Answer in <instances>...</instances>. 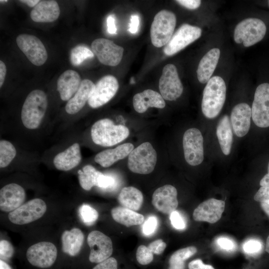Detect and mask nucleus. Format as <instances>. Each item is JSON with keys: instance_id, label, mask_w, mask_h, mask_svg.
<instances>
[{"instance_id": "1", "label": "nucleus", "mask_w": 269, "mask_h": 269, "mask_svg": "<svg viewBox=\"0 0 269 269\" xmlns=\"http://www.w3.org/2000/svg\"><path fill=\"white\" fill-rule=\"evenodd\" d=\"M226 86L224 80L220 76L211 77L204 89L201 103L203 115L208 119L216 118L224 104Z\"/></svg>"}, {"instance_id": "2", "label": "nucleus", "mask_w": 269, "mask_h": 269, "mask_svg": "<svg viewBox=\"0 0 269 269\" xmlns=\"http://www.w3.org/2000/svg\"><path fill=\"white\" fill-rule=\"evenodd\" d=\"M48 101L46 94L40 90L32 91L23 104L21 119L23 126L28 129L38 128L45 115Z\"/></svg>"}, {"instance_id": "3", "label": "nucleus", "mask_w": 269, "mask_h": 269, "mask_svg": "<svg viewBox=\"0 0 269 269\" xmlns=\"http://www.w3.org/2000/svg\"><path fill=\"white\" fill-rule=\"evenodd\" d=\"M129 134L127 127L122 125H115L109 119H103L97 121L93 124L91 130L93 141L103 146L117 144L127 138Z\"/></svg>"}, {"instance_id": "4", "label": "nucleus", "mask_w": 269, "mask_h": 269, "mask_svg": "<svg viewBox=\"0 0 269 269\" xmlns=\"http://www.w3.org/2000/svg\"><path fill=\"white\" fill-rule=\"evenodd\" d=\"M175 14L168 10H161L154 16L150 27V38L153 46L161 47L169 41L176 25Z\"/></svg>"}, {"instance_id": "5", "label": "nucleus", "mask_w": 269, "mask_h": 269, "mask_svg": "<svg viewBox=\"0 0 269 269\" xmlns=\"http://www.w3.org/2000/svg\"><path fill=\"white\" fill-rule=\"evenodd\" d=\"M157 153L152 145L145 142L134 149L129 155L128 165L129 169L136 173L147 174L154 169Z\"/></svg>"}, {"instance_id": "6", "label": "nucleus", "mask_w": 269, "mask_h": 269, "mask_svg": "<svg viewBox=\"0 0 269 269\" xmlns=\"http://www.w3.org/2000/svg\"><path fill=\"white\" fill-rule=\"evenodd\" d=\"M267 31L265 23L257 18L244 19L236 26L234 33L235 41L245 47L252 46L262 40Z\"/></svg>"}, {"instance_id": "7", "label": "nucleus", "mask_w": 269, "mask_h": 269, "mask_svg": "<svg viewBox=\"0 0 269 269\" xmlns=\"http://www.w3.org/2000/svg\"><path fill=\"white\" fill-rule=\"evenodd\" d=\"M183 147L186 161L190 165L196 166L204 159L203 138L196 128L185 131L183 136Z\"/></svg>"}, {"instance_id": "8", "label": "nucleus", "mask_w": 269, "mask_h": 269, "mask_svg": "<svg viewBox=\"0 0 269 269\" xmlns=\"http://www.w3.org/2000/svg\"><path fill=\"white\" fill-rule=\"evenodd\" d=\"M16 44L29 61L33 65L41 66L46 61L48 54L42 41L36 36L21 34L16 39Z\"/></svg>"}, {"instance_id": "9", "label": "nucleus", "mask_w": 269, "mask_h": 269, "mask_svg": "<svg viewBox=\"0 0 269 269\" xmlns=\"http://www.w3.org/2000/svg\"><path fill=\"white\" fill-rule=\"evenodd\" d=\"M202 30L197 26L188 24H182L173 34L163 52L167 56H172L198 39Z\"/></svg>"}, {"instance_id": "10", "label": "nucleus", "mask_w": 269, "mask_h": 269, "mask_svg": "<svg viewBox=\"0 0 269 269\" xmlns=\"http://www.w3.org/2000/svg\"><path fill=\"white\" fill-rule=\"evenodd\" d=\"M251 111L253 121L257 126L269 127V83H264L257 87Z\"/></svg>"}, {"instance_id": "11", "label": "nucleus", "mask_w": 269, "mask_h": 269, "mask_svg": "<svg viewBox=\"0 0 269 269\" xmlns=\"http://www.w3.org/2000/svg\"><path fill=\"white\" fill-rule=\"evenodd\" d=\"M159 89L162 98L168 101L175 100L181 95L183 87L175 65L168 64L163 67Z\"/></svg>"}, {"instance_id": "12", "label": "nucleus", "mask_w": 269, "mask_h": 269, "mask_svg": "<svg viewBox=\"0 0 269 269\" xmlns=\"http://www.w3.org/2000/svg\"><path fill=\"white\" fill-rule=\"evenodd\" d=\"M46 209V205L43 200L39 198L33 199L10 212L8 219L15 224H28L41 218Z\"/></svg>"}, {"instance_id": "13", "label": "nucleus", "mask_w": 269, "mask_h": 269, "mask_svg": "<svg viewBox=\"0 0 269 269\" xmlns=\"http://www.w3.org/2000/svg\"><path fill=\"white\" fill-rule=\"evenodd\" d=\"M91 48L99 61L105 65L117 66L123 57L124 48L108 39H96L91 44Z\"/></svg>"}, {"instance_id": "14", "label": "nucleus", "mask_w": 269, "mask_h": 269, "mask_svg": "<svg viewBox=\"0 0 269 269\" xmlns=\"http://www.w3.org/2000/svg\"><path fill=\"white\" fill-rule=\"evenodd\" d=\"M119 88V83L115 77L110 75L104 76L95 85L88 101L89 105L92 108L104 105L115 96Z\"/></svg>"}, {"instance_id": "15", "label": "nucleus", "mask_w": 269, "mask_h": 269, "mask_svg": "<svg viewBox=\"0 0 269 269\" xmlns=\"http://www.w3.org/2000/svg\"><path fill=\"white\" fill-rule=\"evenodd\" d=\"M57 251L50 242H41L35 244L27 249L26 258L32 265L40 268H47L55 262Z\"/></svg>"}, {"instance_id": "16", "label": "nucleus", "mask_w": 269, "mask_h": 269, "mask_svg": "<svg viewBox=\"0 0 269 269\" xmlns=\"http://www.w3.org/2000/svg\"><path fill=\"white\" fill-rule=\"evenodd\" d=\"M90 248L89 259L92 263H100L109 258L113 253L111 239L99 231H93L87 237Z\"/></svg>"}, {"instance_id": "17", "label": "nucleus", "mask_w": 269, "mask_h": 269, "mask_svg": "<svg viewBox=\"0 0 269 269\" xmlns=\"http://www.w3.org/2000/svg\"><path fill=\"white\" fill-rule=\"evenodd\" d=\"M177 196V191L175 187L165 185L154 191L152 197V204L159 212L170 215L178 206Z\"/></svg>"}, {"instance_id": "18", "label": "nucleus", "mask_w": 269, "mask_h": 269, "mask_svg": "<svg viewBox=\"0 0 269 269\" xmlns=\"http://www.w3.org/2000/svg\"><path fill=\"white\" fill-rule=\"evenodd\" d=\"M225 206V201L210 198L200 203L194 210L193 219L196 221L216 223L221 218Z\"/></svg>"}, {"instance_id": "19", "label": "nucleus", "mask_w": 269, "mask_h": 269, "mask_svg": "<svg viewBox=\"0 0 269 269\" xmlns=\"http://www.w3.org/2000/svg\"><path fill=\"white\" fill-rule=\"evenodd\" d=\"M25 199L24 189L16 183H10L0 190V209L4 212H11L21 205Z\"/></svg>"}, {"instance_id": "20", "label": "nucleus", "mask_w": 269, "mask_h": 269, "mask_svg": "<svg viewBox=\"0 0 269 269\" xmlns=\"http://www.w3.org/2000/svg\"><path fill=\"white\" fill-rule=\"evenodd\" d=\"M251 117V109L247 103H239L233 108L230 121L233 130L237 136L241 137L248 134Z\"/></svg>"}, {"instance_id": "21", "label": "nucleus", "mask_w": 269, "mask_h": 269, "mask_svg": "<svg viewBox=\"0 0 269 269\" xmlns=\"http://www.w3.org/2000/svg\"><path fill=\"white\" fill-rule=\"evenodd\" d=\"M79 74L75 71L67 70L59 76L57 89L63 101H69L76 93L81 83Z\"/></svg>"}, {"instance_id": "22", "label": "nucleus", "mask_w": 269, "mask_h": 269, "mask_svg": "<svg viewBox=\"0 0 269 269\" xmlns=\"http://www.w3.org/2000/svg\"><path fill=\"white\" fill-rule=\"evenodd\" d=\"M95 87V85L92 81L89 79L83 80L74 96L67 103L65 106L66 112L71 115L79 112L88 101Z\"/></svg>"}, {"instance_id": "23", "label": "nucleus", "mask_w": 269, "mask_h": 269, "mask_svg": "<svg viewBox=\"0 0 269 269\" xmlns=\"http://www.w3.org/2000/svg\"><path fill=\"white\" fill-rule=\"evenodd\" d=\"M60 13L59 5L53 0H40L31 11V19L36 22H51L58 19Z\"/></svg>"}, {"instance_id": "24", "label": "nucleus", "mask_w": 269, "mask_h": 269, "mask_svg": "<svg viewBox=\"0 0 269 269\" xmlns=\"http://www.w3.org/2000/svg\"><path fill=\"white\" fill-rule=\"evenodd\" d=\"M133 104L134 109L138 113H144L149 107L162 109L165 106L161 95L151 89L136 94L133 97Z\"/></svg>"}, {"instance_id": "25", "label": "nucleus", "mask_w": 269, "mask_h": 269, "mask_svg": "<svg viewBox=\"0 0 269 269\" xmlns=\"http://www.w3.org/2000/svg\"><path fill=\"white\" fill-rule=\"evenodd\" d=\"M81 158L80 145L76 142L58 153L54 158L53 163L57 169L66 171L76 167Z\"/></svg>"}, {"instance_id": "26", "label": "nucleus", "mask_w": 269, "mask_h": 269, "mask_svg": "<svg viewBox=\"0 0 269 269\" xmlns=\"http://www.w3.org/2000/svg\"><path fill=\"white\" fill-rule=\"evenodd\" d=\"M134 149L131 143H125L113 149H108L97 153L95 156L96 162L104 167L111 166L116 161L125 158Z\"/></svg>"}, {"instance_id": "27", "label": "nucleus", "mask_w": 269, "mask_h": 269, "mask_svg": "<svg viewBox=\"0 0 269 269\" xmlns=\"http://www.w3.org/2000/svg\"><path fill=\"white\" fill-rule=\"evenodd\" d=\"M220 55V51L218 48H213L202 58L197 70V78L200 83H207L210 79L218 64Z\"/></svg>"}, {"instance_id": "28", "label": "nucleus", "mask_w": 269, "mask_h": 269, "mask_svg": "<svg viewBox=\"0 0 269 269\" xmlns=\"http://www.w3.org/2000/svg\"><path fill=\"white\" fill-rule=\"evenodd\" d=\"M84 239L83 233L78 228L65 231L61 236L62 251L70 256L77 255L81 249Z\"/></svg>"}, {"instance_id": "29", "label": "nucleus", "mask_w": 269, "mask_h": 269, "mask_svg": "<svg viewBox=\"0 0 269 269\" xmlns=\"http://www.w3.org/2000/svg\"><path fill=\"white\" fill-rule=\"evenodd\" d=\"M216 134L222 151L225 155H229L231 150L233 134L230 119L228 115H224L219 121Z\"/></svg>"}, {"instance_id": "30", "label": "nucleus", "mask_w": 269, "mask_h": 269, "mask_svg": "<svg viewBox=\"0 0 269 269\" xmlns=\"http://www.w3.org/2000/svg\"><path fill=\"white\" fill-rule=\"evenodd\" d=\"M120 203L125 208L133 211H137L141 208L143 202L141 192L133 186L124 187L118 197Z\"/></svg>"}, {"instance_id": "31", "label": "nucleus", "mask_w": 269, "mask_h": 269, "mask_svg": "<svg viewBox=\"0 0 269 269\" xmlns=\"http://www.w3.org/2000/svg\"><path fill=\"white\" fill-rule=\"evenodd\" d=\"M111 214L115 221L127 227L140 225L144 221L142 215L125 207H117L113 208Z\"/></svg>"}, {"instance_id": "32", "label": "nucleus", "mask_w": 269, "mask_h": 269, "mask_svg": "<svg viewBox=\"0 0 269 269\" xmlns=\"http://www.w3.org/2000/svg\"><path fill=\"white\" fill-rule=\"evenodd\" d=\"M197 250L194 246L188 247L175 252L169 261L168 269H185V261L197 253Z\"/></svg>"}, {"instance_id": "33", "label": "nucleus", "mask_w": 269, "mask_h": 269, "mask_svg": "<svg viewBox=\"0 0 269 269\" xmlns=\"http://www.w3.org/2000/svg\"><path fill=\"white\" fill-rule=\"evenodd\" d=\"M100 172L91 165H85L82 170H79L78 180L81 187L84 190H90L96 186Z\"/></svg>"}, {"instance_id": "34", "label": "nucleus", "mask_w": 269, "mask_h": 269, "mask_svg": "<svg viewBox=\"0 0 269 269\" xmlns=\"http://www.w3.org/2000/svg\"><path fill=\"white\" fill-rule=\"evenodd\" d=\"M94 57L93 52L87 46L79 45L73 48L71 50L70 60L73 66H78L85 60Z\"/></svg>"}, {"instance_id": "35", "label": "nucleus", "mask_w": 269, "mask_h": 269, "mask_svg": "<svg viewBox=\"0 0 269 269\" xmlns=\"http://www.w3.org/2000/svg\"><path fill=\"white\" fill-rule=\"evenodd\" d=\"M16 150L9 141L2 139L0 141V167L7 166L14 159Z\"/></svg>"}, {"instance_id": "36", "label": "nucleus", "mask_w": 269, "mask_h": 269, "mask_svg": "<svg viewBox=\"0 0 269 269\" xmlns=\"http://www.w3.org/2000/svg\"><path fill=\"white\" fill-rule=\"evenodd\" d=\"M78 214L82 222L87 226L93 225L99 217L96 210L86 204H83L79 207Z\"/></svg>"}, {"instance_id": "37", "label": "nucleus", "mask_w": 269, "mask_h": 269, "mask_svg": "<svg viewBox=\"0 0 269 269\" xmlns=\"http://www.w3.org/2000/svg\"><path fill=\"white\" fill-rule=\"evenodd\" d=\"M244 251L250 255L259 254L263 249L262 242L257 239H250L243 245Z\"/></svg>"}, {"instance_id": "38", "label": "nucleus", "mask_w": 269, "mask_h": 269, "mask_svg": "<svg viewBox=\"0 0 269 269\" xmlns=\"http://www.w3.org/2000/svg\"><path fill=\"white\" fill-rule=\"evenodd\" d=\"M136 258L138 263L142 265H146L152 261L153 254L148 247L140 245L137 249Z\"/></svg>"}, {"instance_id": "39", "label": "nucleus", "mask_w": 269, "mask_h": 269, "mask_svg": "<svg viewBox=\"0 0 269 269\" xmlns=\"http://www.w3.org/2000/svg\"><path fill=\"white\" fill-rule=\"evenodd\" d=\"M116 185V179L112 176L100 172L96 186L106 189L114 188Z\"/></svg>"}, {"instance_id": "40", "label": "nucleus", "mask_w": 269, "mask_h": 269, "mask_svg": "<svg viewBox=\"0 0 269 269\" xmlns=\"http://www.w3.org/2000/svg\"><path fill=\"white\" fill-rule=\"evenodd\" d=\"M158 225L157 218L154 216L148 217L142 225V231L145 236L152 235L155 231Z\"/></svg>"}, {"instance_id": "41", "label": "nucleus", "mask_w": 269, "mask_h": 269, "mask_svg": "<svg viewBox=\"0 0 269 269\" xmlns=\"http://www.w3.org/2000/svg\"><path fill=\"white\" fill-rule=\"evenodd\" d=\"M216 243L221 250L226 252L233 251L237 247L234 241L227 237L221 236L218 238Z\"/></svg>"}, {"instance_id": "42", "label": "nucleus", "mask_w": 269, "mask_h": 269, "mask_svg": "<svg viewBox=\"0 0 269 269\" xmlns=\"http://www.w3.org/2000/svg\"><path fill=\"white\" fill-rule=\"evenodd\" d=\"M170 220L173 227L177 230H184L186 228V222L183 216L178 211H174L170 214Z\"/></svg>"}, {"instance_id": "43", "label": "nucleus", "mask_w": 269, "mask_h": 269, "mask_svg": "<svg viewBox=\"0 0 269 269\" xmlns=\"http://www.w3.org/2000/svg\"><path fill=\"white\" fill-rule=\"evenodd\" d=\"M14 254L12 245L6 240H1L0 242V256L1 259L10 258Z\"/></svg>"}, {"instance_id": "44", "label": "nucleus", "mask_w": 269, "mask_h": 269, "mask_svg": "<svg viewBox=\"0 0 269 269\" xmlns=\"http://www.w3.org/2000/svg\"><path fill=\"white\" fill-rule=\"evenodd\" d=\"M254 200L269 204V186H261L254 197Z\"/></svg>"}, {"instance_id": "45", "label": "nucleus", "mask_w": 269, "mask_h": 269, "mask_svg": "<svg viewBox=\"0 0 269 269\" xmlns=\"http://www.w3.org/2000/svg\"><path fill=\"white\" fill-rule=\"evenodd\" d=\"M166 244L161 239L156 240L148 246L149 249L153 254L160 255L166 248Z\"/></svg>"}, {"instance_id": "46", "label": "nucleus", "mask_w": 269, "mask_h": 269, "mask_svg": "<svg viewBox=\"0 0 269 269\" xmlns=\"http://www.w3.org/2000/svg\"><path fill=\"white\" fill-rule=\"evenodd\" d=\"M118 263L114 258H109L98 264L93 269H118Z\"/></svg>"}, {"instance_id": "47", "label": "nucleus", "mask_w": 269, "mask_h": 269, "mask_svg": "<svg viewBox=\"0 0 269 269\" xmlns=\"http://www.w3.org/2000/svg\"><path fill=\"white\" fill-rule=\"evenodd\" d=\"M177 2L182 6L189 9H195L199 7L201 4L200 0H178Z\"/></svg>"}, {"instance_id": "48", "label": "nucleus", "mask_w": 269, "mask_h": 269, "mask_svg": "<svg viewBox=\"0 0 269 269\" xmlns=\"http://www.w3.org/2000/svg\"><path fill=\"white\" fill-rule=\"evenodd\" d=\"M139 17L136 14L131 15L129 31L132 34H135L138 30Z\"/></svg>"}, {"instance_id": "49", "label": "nucleus", "mask_w": 269, "mask_h": 269, "mask_svg": "<svg viewBox=\"0 0 269 269\" xmlns=\"http://www.w3.org/2000/svg\"><path fill=\"white\" fill-rule=\"evenodd\" d=\"M189 269H215L210 265H205L199 259L193 260L188 264Z\"/></svg>"}, {"instance_id": "50", "label": "nucleus", "mask_w": 269, "mask_h": 269, "mask_svg": "<svg viewBox=\"0 0 269 269\" xmlns=\"http://www.w3.org/2000/svg\"><path fill=\"white\" fill-rule=\"evenodd\" d=\"M107 30L111 34H116L117 28L115 24V18L114 14H111L107 18Z\"/></svg>"}, {"instance_id": "51", "label": "nucleus", "mask_w": 269, "mask_h": 269, "mask_svg": "<svg viewBox=\"0 0 269 269\" xmlns=\"http://www.w3.org/2000/svg\"><path fill=\"white\" fill-rule=\"evenodd\" d=\"M6 73V68L5 64L0 61V87L1 88L4 83Z\"/></svg>"}, {"instance_id": "52", "label": "nucleus", "mask_w": 269, "mask_h": 269, "mask_svg": "<svg viewBox=\"0 0 269 269\" xmlns=\"http://www.w3.org/2000/svg\"><path fill=\"white\" fill-rule=\"evenodd\" d=\"M260 184L261 186H269V162L268 167V173L262 178Z\"/></svg>"}, {"instance_id": "53", "label": "nucleus", "mask_w": 269, "mask_h": 269, "mask_svg": "<svg viewBox=\"0 0 269 269\" xmlns=\"http://www.w3.org/2000/svg\"><path fill=\"white\" fill-rule=\"evenodd\" d=\"M19 1L25 3L30 7H35L40 1L39 0H21Z\"/></svg>"}, {"instance_id": "54", "label": "nucleus", "mask_w": 269, "mask_h": 269, "mask_svg": "<svg viewBox=\"0 0 269 269\" xmlns=\"http://www.w3.org/2000/svg\"><path fill=\"white\" fill-rule=\"evenodd\" d=\"M261 206L264 211L269 217V204L265 203H261Z\"/></svg>"}, {"instance_id": "55", "label": "nucleus", "mask_w": 269, "mask_h": 269, "mask_svg": "<svg viewBox=\"0 0 269 269\" xmlns=\"http://www.w3.org/2000/svg\"><path fill=\"white\" fill-rule=\"evenodd\" d=\"M0 269H11L10 267L3 260H0Z\"/></svg>"}, {"instance_id": "56", "label": "nucleus", "mask_w": 269, "mask_h": 269, "mask_svg": "<svg viewBox=\"0 0 269 269\" xmlns=\"http://www.w3.org/2000/svg\"><path fill=\"white\" fill-rule=\"evenodd\" d=\"M266 251L269 254V236L266 241Z\"/></svg>"}, {"instance_id": "57", "label": "nucleus", "mask_w": 269, "mask_h": 269, "mask_svg": "<svg viewBox=\"0 0 269 269\" xmlns=\"http://www.w3.org/2000/svg\"><path fill=\"white\" fill-rule=\"evenodd\" d=\"M134 82L135 81H134V77L131 78V80H130V83L131 84H133L134 83Z\"/></svg>"}, {"instance_id": "58", "label": "nucleus", "mask_w": 269, "mask_h": 269, "mask_svg": "<svg viewBox=\"0 0 269 269\" xmlns=\"http://www.w3.org/2000/svg\"><path fill=\"white\" fill-rule=\"evenodd\" d=\"M7 1V0H0V3H5Z\"/></svg>"}, {"instance_id": "59", "label": "nucleus", "mask_w": 269, "mask_h": 269, "mask_svg": "<svg viewBox=\"0 0 269 269\" xmlns=\"http://www.w3.org/2000/svg\"><path fill=\"white\" fill-rule=\"evenodd\" d=\"M268 2H269V0L268 1Z\"/></svg>"}]
</instances>
